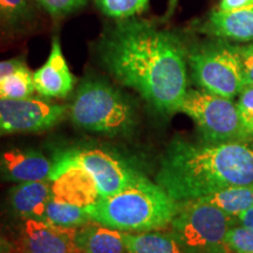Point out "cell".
<instances>
[{"mask_svg": "<svg viewBox=\"0 0 253 253\" xmlns=\"http://www.w3.org/2000/svg\"><path fill=\"white\" fill-rule=\"evenodd\" d=\"M103 67L123 86L137 91L161 113L179 112L188 91L185 50L167 31L126 18L101 37Z\"/></svg>", "mask_w": 253, "mask_h": 253, "instance_id": "obj_1", "label": "cell"}, {"mask_svg": "<svg viewBox=\"0 0 253 253\" xmlns=\"http://www.w3.org/2000/svg\"><path fill=\"white\" fill-rule=\"evenodd\" d=\"M156 183L178 203L253 184V148L243 141L212 143L175 138L161 157Z\"/></svg>", "mask_w": 253, "mask_h": 253, "instance_id": "obj_2", "label": "cell"}, {"mask_svg": "<svg viewBox=\"0 0 253 253\" xmlns=\"http://www.w3.org/2000/svg\"><path fill=\"white\" fill-rule=\"evenodd\" d=\"M179 203L157 183L145 179L86 208L90 219L122 232L160 231L170 225Z\"/></svg>", "mask_w": 253, "mask_h": 253, "instance_id": "obj_3", "label": "cell"}, {"mask_svg": "<svg viewBox=\"0 0 253 253\" xmlns=\"http://www.w3.org/2000/svg\"><path fill=\"white\" fill-rule=\"evenodd\" d=\"M68 115L75 126L108 136L126 135L137 121L134 103L107 81L87 78L75 91Z\"/></svg>", "mask_w": 253, "mask_h": 253, "instance_id": "obj_4", "label": "cell"}, {"mask_svg": "<svg viewBox=\"0 0 253 253\" xmlns=\"http://www.w3.org/2000/svg\"><path fill=\"white\" fill-rule=\"evenodd\" d=\"M235 216L202 201L183 202L170 223V233L186 253H225L224 240Z\"/></svg>", "mask_w": 253, "mask_h": 253, "instance_id": "obj_5", "label": "cell"}, {"mask_svg": "<svg viewBox=\"0 0 253 253\" xmlns=\"http://www.w3.org/2000/svg\"><path fill=\"white\" fill-rule=\"evenodd\" d=\"M194 80L202 89L233 100L244 89L245 81L237 46L210 43L188 56Z\"/></svg>", "mask_w": 253, "mask_h": 253, "instance_id": "obj_6", "label": "cell"}, {"mask_svg": "<svg viewBox=\"0 0 253 253\" xmlns=\"http://www.w3.org/2000/svg\"><path fill=\"white\" fill-rule=\"evenodd\" d=\"M179 112L194 120L204 141L220 143L250 140L243 128L237 104L231 99L204 89H189Z\"/></svg>", "mask_w": 253, "mask_h": 253, "instance_id": "obj_7", "label": "cell"}, {"mask_svg": "<svg viewBox=\"0 0 253 253\" xmlns=\"http://www.w3.org/2000/svg\"><path fill=\"white\" fill-rule=\"evenodd\" d=\"M55 158L68 161L86 169L99 186L101 198L115 195L147 179L134 162L118 151L101 147H74Z\"/></svg>", "mask_w": 253, "mask_h": 253, "instance_id": "obj_8", "label": "cell"}, {"mask_svg": "<svg viewBox=\"0 0 253 253\" xmlns=\"http://www.w3.org/2000/svg\"><path fill=\"white\" fill-rule=\"evenodd\" d=\"M68 108L42 99H1L0 135L45 131L65 119Z\"/></svg>", "mask_w": 253, "mask_h": 253, "instance_id": "obj_9", "label": "cell"}, {"mask_svg": "<svg viewBox=\"0 0 253 253\" xmlns=\"http://www.w3.org/2000/svg\"><path fill=\"white\" fill-rule=\"evenodd\" d=\"M49 181L52 197L65 203L87 208L101 198L94 177L86 169L68 161L54 158Z\"/></svg>", "mask_w": 253, "mask_h": 253, "instance_id": "obj_10", "label": "cell"}, {"mask_svg": "<svg viewBox=\"0 0 253 253\" xmlns=\"http://www.w3.org/2000/svg\"><path fill=\"white\" fill-rule=\"evenodd\" d=\"M74 227H63L43 219H24L14 249L17 253H79Z\"/></svg>", "mask_w": 253, "mask_h": 253, "instance_id": "obj_11", "label": "cell"}, {"mask_svg": "<svg viewBox=\"0 0 253 253\" xmlns=\"http://www.w3.org/2000/svg\"><path fill=\"white\" fill-rule=\"evenodd\" d=\"M54 162L39 150L11 147L0 150V179L25 183L49 179Z\"/></svg>", "mask_w": 253, "mask_h": 253, "instance_id": "obj_12", "label": "cell"}, {"mask_svg": "<svg viewBox=\"0 0 253 253\" xmlns=\"http://www.w3.org/2000/svg\"><path fill=\"white\" fill-rule=\"evenodd\" d=\"M33 80L37 93L50 99H63L74 88V77L69 71L58 38L52 41L47 61L33 73Z\"/></svg>", "mask_w": 253, "mask_h": 253, "instance_id": "obj_13", "label": "cell"}, {"mask_svg": "<svg viewBox=\"0 0 253 253\" xmlns=\"http://www.w3.org/2000/svg\"><path fill=\"white\" fill-rule=\"evenodd\" d=\"M52 198L49 179L18 183L11 189L7 203L15 217L24 219H43L47 204Z\"/></svg>", "mask_w": 253, "mask_h": 253, "instance_id": "obj_14", "label": "cell"}, {"mask_svg": "<svg viewBox=\"0 0 253 253\" xmlns=\"http://www.w3.org/2000/svg\"><path fill=\"white\" fill-rule=\"evenodd\" d=\"M204 31L223 39L240 42L253 41V5L235 9H216L208 18Z\"/></svg>", "mask_w": 253, "mask_h": 253, "instance_id": "obj_15", "label": "cell"}, {"mask_svg": "<svg viewBox=\"0 0 253 253\" xmlns=\"http://www.w3.org/2000/svg\"><path fill=\"white\" fill-rule=\"evenodd\" d=\"M75 245L82 253H129L122 231L95 220H89L78 227Z\"/></svg>", "mask_w": 253, "mask_h": 253, "instance_id": "obj_16", "label": "cell"}, {"mask_svg": "<svg viewBox=\"0 0 253 253\" xmlns=\"http://www.w3.org/2000/svg\"><path fill=\"white\" fill-rule=\"evenodd\" d=\"M129 253H186L171 233L162 231L129 233L123 232Z\"/></svg>", "mask_w": 253, "mask_h": 253, "instance_id": "obj_17", "label": "cell"}, {"mask_svg": "<svg viewBox=\"0 0 253 253\" xmlns=\"http://www.w3.org/2000/svg\"><path fill=\"white\" fill-rule=\"evenodd\" d=\"M199 199L236 217L243 211L253 208V184L231 186Z\"/></svg>", "mask_w": 253, "mask_h": 253, "instance_id": "obj_18", "label": "cell"}, {"mask_svg": "<svg viewBox=\"0 0 253 253\" xmlns=\"http://www.w3.org/2000/svg\"><path fill=\"white\" fill-rule=\"evenodd\" d=\"M43 220L59 226L78 229L79 226L84 225L91 219L86 208L65 203L52 197L47 204Z\"/></svg>", "mask_w": 253, "mask_h": 253, "instance_id": "obj_19", "label": "cell"}, {"mask_svg": "<svg viewBox=\"0 0 253 253\" xmlns=\"http://www.w3.org/2000/svg\"><path fill=\"white\" fill-rule=\"evenodd\" d=\"M34 91L33 73L26 65L21 66L0 82L1 99H28L32 97Z\"/></svg>", "mask_w": 253, "mask_h": 253, "instance_id": "obj_20", "label": "cell"}, {"mask_svg": "<svg viewBox=\"0 0 253 253\" xmlns=\"http://www.w3.org/2000/svg\"><path fill=\"white\" fill-rule=\"evenodd\" d=\"M96 4L110 18L126 19L143 12L149 0H96Z\"/></svg>", "mask_w": 253, "mask_h": 253, "instance_id": "obj_21", "label": "cell"}, {"mask_svg": "<svg viewBox=\"0 0 253 253\" xmlns=\"http://www.w3.org/2000/svg\"><path fill=\"white\" fill-rule=\"evenodd\" d=\"M30 19L28 0H0V21L6 26H18Z\"/></svg>", "mask_w": 253, "mask_h": 253, "instance_id": "obj_22", "label": "cell"}, {"mask_svg": "<svg viewBox=\"0 0 253 253\" xmlns=\"http://www.w3.org/2000/svg\"><path fill=\"white\" fill-rule=\"evenodd\" d=\"M225 253H253V230L239 225L231 226L224 240Z\"/></svg>", "mask_w": 253, "mask_h": 253, "instance_id": "obj_23", "label": "cell"}, {"mask_svg": "<svg viewBox=\"0 0 253 253\" xmlns=\"http://www.w3.org/2000/svg\"><path fill=\"white\" fill-rule=\"evenodd\" d=\"M236 104L243 128L251 140L253 138V84L245 86L240 91Z\"/></svg>", "mask_w": 253, "mask_h": 253, "instance_id": "obj_24", "label": "cell"}, {"mask_svg": "<svg viewBox=\"0 0 253 253\" xmlns=\"http://www.w3.org/2000/svg\"><path fill=\"white\" fill-rule=\"evenodd\" d=\"M52 17H63L84 7L88 0H36Z\"/></svg>", "mask_w": 253, "mask_h": 253, "instance_id": "obj_25", "label": "cell"}, {"mask_svg": "<svg viewBox=\"0 0 253 253\" xmlns=\"http://www.w3.org/2000/svg\"><path fill=\"white\" fill-rule=\"evenodd\" d=\"M242 62L245 86L253 84V42L246 46H237Z\"/></svg>", "mask_w": 253, "mask_h": 253, "instance_id": "obj_26", "label": "cell"}, {"mask_svg": "<svg viewBox=\"0 0 253 253\" xmlns=\"http://www.w3.org/2000/svg\"><path fill=\"white\" fill-rule=\"evenodd\" d=\"M24 65H26V63L21 59H11L0 61V82L4 80L7 75L17 71L18 68H20Z\"/></svg>", "mask_w": 253, "mask_h": 253, "instance_id": "obj_27", "label": "cell"}, {"mask_svg": "<svg viewBox=\"0 0 253 253\" xmlns=\"http://www.w3.org/2000/svg\"><path fill=\"white\" fill-rule=\"evenodd\" d=\"M253 5V0H220L219 9H235Z\"/></svg>", "mask_w": 253, "mask_h": 253, "instance_id": "obj_28", "label": "cell"}, {"mask_svg": "<svg viewBox=\"0 0 253 253\" xmlns=\"http://www.w3.org/2000/svg\"><path fill=\"white\" fill-rule=\"evenodd\" d=\"M236 219H237V224L253 230V208L248 209V210L243 211V212L237 214Z\"/></svg>", "mask_w": 253, "mask_h": 253, "instance_id": "obj_29", "label": "cell"}, {"mask_svg": "<svg viewBox=\"0 0 253 253\" xmlns=\"http://www.w3.org/2000/svg\"><path fill=\"white\" fill-rule=\"evenodd\" d=\"M14 245L11 244L7 239L0 235V253H14Z\"/></svg>", "mask_w": 253, "mask_h": 253, "instance_id": "obj_30", "label": "cell"}, {"mask_svg": "<svg viewBox=\"0 0 253 253\" xmlns=\"http://www.w3.org/2000/svg\"><path fill=\"white\" fill-rule=\"evenodd\" d=\"M171 1H172V2H175V1H176V0H171Z\"/></svg>", "mask_w": 253, "mask_h": 253, "instance_id": "obj_31", "label": "cell"}, {"mask_svg": "<svg viewBox=\"0 0 253 253\" xmlns=\"http://www.w3.org/2000/svg\"><path fill=\"white\" fill-rule=\"evenodd\" d=\"M79 253H82V252H79Z\"/></svg>", "mask_w": 253, "mask_h": 253, "instance_id": "obj_32", "label": "cell"}]
</instances>
